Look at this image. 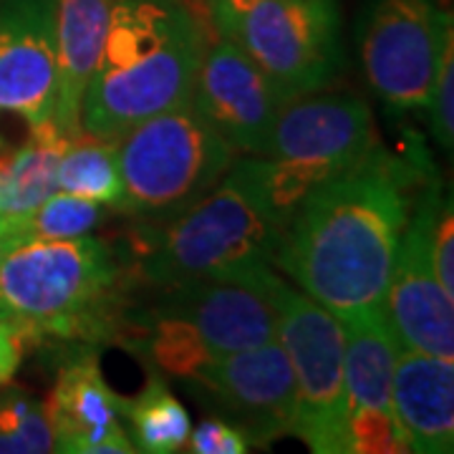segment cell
Returning a JSON list of instances; mask_svg holds the SVG:
<instances>
[{
  "label": "cell",
  "instance_id": "6da1fadb",
  "mask_svg": "<svg viewBox=\"0 0 454 454\" xmlns=\"http://www.w3.org/2000/svg\"><path fill=\"white\" fill-rule=\"evenodd\" d=\"M432 182L427 152L379 142L298 205L273 265L339 321L381 310L411 207Z\"/></svg>",
  "mask_w": 454,
  "mask_h": 454
},
{
  "label": "cell",
  "instance_id": "7a4b0ae2",
  "mask_svg": "<svg viewBox=\"0 0 454 454\" xmlns=\"http://www.w3.org/2000/svg\"><path fill=\"white\" fill-rule=\"evenodd\" d=\"M205 49V28L187 3L114 0L104 49L83 91V131L116 142L149 116L190 101Z\"/></svg>",
  "mask_w": 454,
  "mask_h": 454
},
{
  "label": "cell",
  "instance_id": "3957f363",
  "mask_svg": "<svg viewBox=\"0 0 454 454\" xmlns=\"http://www.w3.org/2000/svg\"><path fill=\"white\" fill-rule=\"evenodd\" d=\"M283 223L235 160L202 200L134 227V273L157 288L273 270Z\"/></svg>",
  "mask_w": 454,
  "mask_h": 454
},
{
  "label": "cell",
  "instance_id": "277c9868",
  "mask_svg": "<svg viewBox=\"0 0 454 454\" xmlns=\"http://www.w3.org/2000/svg\"><path fill=\"white\" fill-rule=\"evenodd\" d=\"M124 268L91 235L20 240L0 260V318L33 340H101L121 325Z\"/></svg>",
  "mask_w": 454,
  "mask_h": 454
},
{
  "label": "cell",
  "instance_id": "5b68a950",
  "mask_svg": "<svg viewBox=\"0 0 454 454\" xmlns=\"http://www.w3.org/2000/svg\"><path fill=\"white\" fill-rule=\"evenodd\" d=\"M379 145L366 101L351 94H309L276 114L262 154L238 160L283 227L306 197Z\"/></svg>",
  "mask_w": 454,
  "mask_h": 454
},
{
  "label": "cell",
  "instance_id": "8992f818",
  "mask_svg": "<svg viewBox=\"0 0 454 454\" xmlns=\"http://www.w3.org/2000/svg\"><path fill=\"white\" fill-rule=\"evenodd\" d=\"M238 157L192 98L149 116L116 139L121 172L116 210L139 223L167 220L207 195Z\"/></svg>",
  "mask_w": 454,
  "mask_h": 454
},
{
  "label": "cell",
  "instance_id": "52a82bcc",
  "mask_svg": "<svg viewBox=\"0 0 454 454\" xmlns=\"http://www.w3.org/2000/svg\"><path fill=\"white\" fill-rule=\"evenodd\" d=\"M278 343L283 346L295 384L293 437L316 454H348L343 325L310 295L280 280Z\"/></svg>",
  "mask_w": 454,
  "mask_h": 454
},
{
  "label": "cell",
  "instance_id": "ba28073f",
  "mask_svg": "<svg viewBox=\"0 0 454 454\" xmlns=\"http://www.w3.org/2000/svg\"><path fill=\"white\" fill-rule=\"evenodd\" d=\"M232 41L260 66L280 104L324 91L343 59L339 0H260Z\"/></svg>",
  "mask_w": 454,
  "mask_h": 454
},
{
  "label": "cell",
  "instance_id": "9c48e42d",
  "mask_svg": "<svg viewBox=\"0 0 454 454\" xmlns=\"http://www.w3.org/2000/svg\"><path fill=\"white\" fill-rule=\"evenodd\" d=\"M452 13L439 0H366L358 59L366 83L394 114L427 109L434 61Z\"/></svg>",
  "mask_w": 454,
  "mask_h": 454
},
{
  "label": "cell",
  "instance_id": "30bf717a",
  "mask_svg": "<svg viewBox=\"0 0 454 454\" xmlns=\"http://www.w3.org/2000/svg\"><path fill=\"white\" fill-rule=\"evenodd\" d=\"M184 384L200 404L243 429L253 447H270L278 439L293 437L295 384L278 339L212 356Z\"/></svg>",
  "mask_w": 454,
  "mask_h": 454
},
{
  "label": "cell",
  "instance_id": "8fae6325",
  "mask_svg": "<svg viewBox=\"0 0 454 454\" xmlns=\"http://www.w3.org/2000/svg\"><path fill=\"white\" fill-rule=\"evenodd\" d=\"M439 202L442 190L437 179L424 187L411 207L394 260L384 313L402 348L454 358V298L442 291L432 260Z\"/></svg>",
  "mask_w": 454,
  "mask_h": 454
},
{
  "label": "cell",
  "instance_id": "7c38bea8",
  "mask_svg": "<svg viewBox=\"0 0 454 454\" xmlns=\"http://www.w3.org/2000/svg\"><path fill=\"white\" fill-rule=\"evenodd\" d=\"M280 280L276 270H265L250 278L182 283L162 288L154 313L184 321L212 356L255 348L278 339Z\"/></svg>",
  "mask_w": 454,
  "mask_h": 454
},
{
  "label": "cell",
  "instance_id": "4fadbf2b",
  "mask_svg": "<svg viewBox=\"0 0 454 454\" xmlns=\"http://www.w3.org/2000/svg\"><path fill=\"white\" fill-rule=\"evenodd\" d=\"M340 325L348 454L409 452L391 409V379L402 346L387 313L373 310Z\"/></svg>",
  "mask_w": 454,
  "mask_h": 454
},
{
  "label": "cell",
  "instance_id": "5bb4252c",
  "mask_svg": "<svg viewBox=\"0 0 454 454\" xmlns=\"http://www.w3.org/2000/svg\"><path fill=\"white\" fill-rule=\"evenodd\" d=\"M192 101L238 154L265 152L283 106L260 66L225 35H217L202 53Z\"/></svg>",
  "mask_w": 454,
  "mask_h": 454
},
{
  "label": "cell",
  "instance_id": "9a60e30c",
  "mask_svg": "<svg viewBox=\"0 0 454 454\" xmlns=\"http://www.w3.org/2000/svg\"><path fill=\"white\" fill-rule=\"evenodd\" d=\"M53 0H0V112L41 127L53 121Z\"/></svg>",
  "mask_w": 454,
  "mask_h": 454
},
{
  "label": "cell",
  "instance_id": "2e32d148",
  "mask_svg": "<svg viewBox=\"0 0 454 454\" xmlns=\"http://www.w3.org/2000/svg\"><path fill=\"white\" fill-rule=\"evenodd\" d=\"M124 396L106 384L97 354L82 351L56 376L43 402L56 452L131 454L137 452L124 429Z\"/></svg>",
  "mask_w": 454,
  "mask_h": 454
},
{
  "label": "cell",
  "instance_id": "e0dca14e",
  "mask_svg": "<svg viewBox=\"0 0 454 454\" xmlns=\"http://www.w3.org/2000/svg\"><path fill=\"white\" fill-rule=\"evenodd\" d=\"M454 358L402 348L391 379V409L406 450L450 454L454 450Z\"/></svg>",
  "mask_w": 454,
  "mask_h": 454
},
{
  "label": "cell",
  "instance_id": "ac0fdd59",
  "mask_svg": "<svg viewBox=\"0 0 454 454\" xmlns=\"http://www.w3.org/2000/svg\"><path fill=\"white\" fill-rule=\"evenodd\" d=\"M114 0H53L56 109L53 124L66 137L82 134L83 91L104 49Z\"/></svg>",
  "mask_w": 454,
  "mask_h": 454
},
{
  "label": "cell",
  "instance_id": "d6986e66",
  "mask_svg": "<svg viewBox=\"0 0 454 454\" xmlns=\"http://www.w3.org/2000/svg\"><path fill=\"white\" fill-rule=\"evenodd\" d=\"M71 137L53 121L31 127L28 139L16 149L0 145V227L18 232L31 212L53 195L56 167Z\"/></svg>",
  "mask_w": 454,
  "mask_h": 454
},
{
  "label": "cell",
  "instance_id": "ffe728a7",
  "mask_svg": "<svg viewBox=\"0 0 454 454\" xmlns=\"http://www.w3.org/2000/svg\"><path fill=\"white\" fill-rule=\"evenodd\" d=\"M124 419L129 422L131 444L137 452L175 454L184 450L190 437V414L162 373H149L146 387L134 399L124 402Z\"/></svg>",
  "mask_w": 454,
  "mask_h": 454
},
{
  "label": "cell",
  "instance_id": "44dd1931",
  "mask_svg": "<svg viewBox=\"0 0 454 454\" xmlns=\"http://www.w3.org/2000/svg\"><path fill=\"white\" fill-rule=\"evenodd\" d=\"M56 187L68 195L94 200L116 207L121 200V172L116 160V142L98 139L89 131L76 134L56 167Z\"/></svg>",
  "mask_w": 454,
  "mask_h": 454
},
{
  "label": "cell",
  "instance_id": "7402d4cb",
  "mask_svg": "<svg viewBox=\"0 0 454 454\" xmlns=\"http://www.w3.org/2000/svg\"><path fill=\"white\" fill-rule=\"evenodd\" d=\"M56 452L43 402L11 384L0 387V454Z\"/></svg>",
  "mask_w": 454,
  "mask_h": 454
},
{
  "label": "cell",
  "instance_id": "603a6c76",
  "mask_svg": "<svg viewBox=\"0 0 454 454\" xmlns=\"http://www.w3.org/2000/svg\"><path fill=\"white\" fill-rule=\"evenodd\" d=\"M106 217V205L56 190L18 227V240H71L91 235Z\"/></svg>",
  "mask_w": 454,
  "mask_h": 454
},
{
  "label": "cell",
  "instance_id": "cb8c5ba5",
  "mask_svg": "<svg viewBox=\"0 0 454 454\" xmlns=\"http://www.w3.org/2000/svg\"><path fill=\"white\" fill-rule=\"evenodd\" d=\"M427 109L437 145L450 154L454 146V26L444 33L439 46Z\"/></svg>",
  "mask_w": 454,
  "mask_h": 454
},
{
  "label": "cell",
  "instance_id": "d4e9b609",
  "mask_svg": "<svg viewBox=\"0 0 454 454\" xmlns=\"http://www.w3.org/2000/svg\"><path fill=\"white\" fill-rule=\"evenodd\" d=\"M253 450L250 439L243 429L225 422L220 417H212L190 429V437L184 444V452L192 454H245Z\"/></svg>",
  "mask_w": 454,
  "mask_h": 454
},
{
  "label": "cell",
  "instance_id": "484cf974",
  "mask_svg": "<svg viewBox=\"0 0 454 454\" xmlns=\"http://www.w3.org/2000/svg\"><path fill=\"white\" fill-rule=\"evenodd\" d=\"M432 260L442 291L454 298V215L452 197H442L432 232Z\"/></svg>",
  "mask_w": 454,
  "mask_h": 454
},
{
  "label": "cell",
  "instance_id": "4316f807",
  "mask_svg": "<svg viewBox=\"0 0 454 454\" xmlns=\"http://www.w3.org/2000/svg\"><path fill=\"white\" fill-rule=\"evenodd\" d=\"M258 3L260 0H205V8H207V18H210L215 33L232 38L238 26H240V20Z\"/></svg>",
  "mask_w": 454,
  "mask_h": 454
},
{
  "label": "cell",
  "instance_id": "83f0119b",
  "mask_svg": "<svg viewBox=\"0 0 454 454\" xmlns=\"http://www.w3.org/2000/svg\"><path fill=\"white\" fill-rule=\"evenodd\" d=\"M20 354H23V343L18 333L0 318V387L11 384V379L16 376Z\"/></svg>",
  "mask_w": 454,
  "mask_h": 454
},
{
  "label": "cell",
  "instance_id": "f1b7e54d",
  "mask_svg": "<svg viewBox=\"0 0 454 454\" xmlns=\"http://www.w3.org/2000/svg\"><path fill=\"white\" fill-rule=\"evenodd\" d=\"M18 243H20V240H18L16 232H11V230H3V227H0V260L5 258V253Z\"/></svg>",
  "mask_w": 454,
  "mask_h": 454
}]
</instances>
